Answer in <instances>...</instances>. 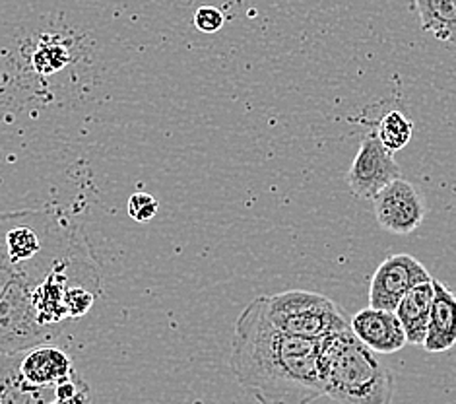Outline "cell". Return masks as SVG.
<instances>
[{
    "mask_svg": "<svg viewBox=\"0 0 456 404\" xmlns=\"http://www.w3.org/2000/svg\"><path fill=\"white\" fill-rule=\"evenodd\" d=\"M431 280L428 268L416 257L400 253L387 257L377 267L369 286V308L395 311L398 301L421 282Z\"/></svg>",
    "mask_w": 456,
    "mask_h": 404,
    "instance_id": "obj_7",
    "label": "cell"
},
{
    "mask_svg": "<svg viewBox=\"0 0 456 404\" xmlns=\"http://www.w3.org/2000/svg\"><path fill=\"white\" fill-rule=\"evenodd\" d=\"M456 346V293L443 282L433 280V303L423 348L431 354Z\"/></svg>",
    "mask_w": 456,
    "mask_h": 404,
    "instance_id": "obj_9",
    "label": "cell"
},
{
    "mask_svg": "<svg viewBox=\"0 0 456 404\" xmlns=\"http://www.w3.org/2000/svg\"><path fill=\"white\" fill-rule=\"evenodd\" d=\"M265 305L270 321L281 331L296 336L321 341L350 329L338 303L317 292L288 290L265 296Z\"/></svg>",
    "mask_w": 456,
    "mask_h": 404,
    "instance_id": "obj_3",
    "label": "cell"
},
{
    "mask_svg": "<svg viewBox=\"0 0 456 404\" xmlns=\"http://www.w3.org/2000/svg\"><path fill=\"white\" fill-rule=\"evenodd\" d=\"M421 29L456 49V0H414Z\"/></svg>",
    "mask_w": 456,
    "mask_h": 404,
    "instance_id": "obj_13",
    "label": "cell"
},
{
    "mask_svg": "<svg viewBox=\"0 0 456 404\" xmlns=\"http://www.w3.org/2000/svg\"><path fill=\"white\" fill-rule=\"evenodd\" d=\"M433 303V278L411 288L396 305V317L406 333V341L411 346H423L428 334L429 315Z\"/></svg>",
    "mask_w": 456,
    "mask_h": 404,
    "instance_id": "obj_12",
    "label": "cell"
},
{
    "mask_svg": "<svg viewBox=\"0 0 456 404\" xmlns=\"http://www.w3.org/2000/svg\"><path fill=\"white\" fill-rule=\"evenodd\" d=\"M224 12L216 6H200L197 14H194V28L202 31V34H216V31L224 28Z\"/></svg>",
    "mask_w": 456,
    "mask_h": 404,
    "instance_id": "obj_17",
    "label": "cell"
},
{
    "mask_svg": "<svg viewBox=\"0 0 456 404\" xmlns=\"http://www.w3.org/2000/svg\"><path fill=\"white\" fill-rule=\"evenodd\" d=\"M51 404H90V387L80 391V392H76V395H72V397H59Z\"/></svg>",
    "mask_w": 456,
    "mask_h": 404,
    "instance_id": "obj_18",
    "label": "cell"
},
{
    "mask_svg": "<svg viewBox=\"0 0 456 404\" xmlns=\"http://www.w3.org/2000/svg\"><path fill=\"white\" fill-rule=\"evenodd\" d=\"M402 177L393 152L383 146L377 133H367L347 173L350 191L363 201H373L390 181Z\"/></svg>",
    "mask_w": 456,
    "mask_h": 404,
    "instance_id": "obj_5",
    "label": "cell"
},
{
    "mask_svg": "<svg viewBox=\"0 0 456 404\" xmlns=\"http://www.w3.org/2000/svg\"><path fill=\"white\" fill-rule=\"evenodd\" d=\"M352 333L377 354H395L408 344L395 311L367 308L357 311L350 321Z\"/></svg>",
    "mask_w": 456,
    "mask_h": 404,
    "instance_id": "obj_8",
    "label": "cell"
},
{
    "mask_svg": "<svg viewBox=\"0 0 456 404\" xmlns=\"http://www.w3.org/2000/svg\"><path fill=\"white\" fill-rule=\"evenodd\" d=\"M21 270L18 265L12 263V259L8 255V245H6V212L0 214V298L4 296L10 284H12Z\"/></svg>",
    "mask_w": 456,
    "mask_h": 404,
    "instance_id": "obj_15",
    "label": "cell"
},
{
    "mask_svg": "<svg viewBox=\"0 0 456 404\" xmlns=\"http://www.w3.org/2000/svg\"><path fill=\"white\" fill-rule=\"evenodd\" d=\"M377 222L388 234L408 235L414 234L423 224L428 214V206L423 194L406 179L390 181L375 199Z\"/></svg>",
    "mask_w": 456,
    "mask_h": 404,
    "instance_id": "obj_6",
    "label": "cell"
},
{
    "mask_svg": "<svg viewBox=\"0 0 456 404\" xmlns=\"http://www.w3.org/2000/svg\"><path fill=\"white\" fill-rule=\"evenodd\" d=\"M158 209H159V202L154 199V196L148 193H142V191H138L130 196L128 204H126L128 216L133 218L134 222H140V224L150 222L151 218L158 214Z\"/></svg>",
    "mask_w": 456,
    "mask_h": 404,
    "instance_id": "obj_16",
    "label": "cell"
},
{
    "mask_svg": "<svg viewBox=\"0 0 456 404\" xmlns=\"http://www.w3.org/2000/svg\"><path fill=\"white\" fill-rule=\"evenodd\" d=\"M322 341L281 331L258 296L235 323L233 375L260 404H311L324 397Z\"/></svg>",
    "mask_w": 456,
    "mask_h": 404,
    "instance_id": "obj_1",
    "label": "cell"
},
{
    "mask_svg": "<svg viewBox=\"0 0 456 404\" xmlns=\"http://www.w3.org/2000/svg\"><path fill=\"white\" fill-rule=\"evenodd\" d=\"M375 133L383 142V146L395 154V152L408 146V142L414 136V123L398 109H390L379 121Z\"/></svg>",
    "mask_w": 456,
    "mask_h": 404,
    "instance_id": "obj_14",
    "label": "cell"
},
{
    "mask_svg": "<svg viewBox=\"0 0 456 404\" xmlns=\"http://www.w3.org/2000/svg\"><path fill=\"white\" fill-rule=\"evenodd\" d=\"M45 276L21 272L0 298V354H21L57 338L59 331L37 321L34 286Z\"/></svg>",
    "mask_w": 456,
    "mask_h": 404,
    "instance_id": "obj_4",
    "label": "cell"
},
{
    "mask_svg": "<svg viewBox=\"0 0 456 404\" xmlns=\"http://www.w3.org/2000/svg\"><path fill=\"white\" fill-rule=\"evenodd\" d=\"M324 397L340 404H390L395 375L352 329L322 341Z\"/></svg>",
    "mask_w": 456,
    "mask_h": 404,
    "instance_id": "obj_2",
    "label": "cell"
},
{
    "mask_svg": "<svg viewBox=\"0 0 456 404\" xmlns=\"http://www.w3.org/2000/svg\"><path fill=\"white\" fill-rule=\"evenodd\" d=\"M21 374L29 383L53 387L76 375L70 356L53 344H39L21 354Z\"/></svg>",
    "mask_w": 456,
    "mask_h": 404,
    "instance_id": "obj_10",
    "label": "cell"
},
{
    "mask_svg": "<svg viewBox=\"0 0 456 404\" xmlns=\"http://www.w3.org/2000/svg\"><path fill=\"white\" fill-rule=\"evenodd\" d=\"M21 354H0V404H51L57 399V385L29 383L20 367Z\"/></svg>",
    "mask_w": 456,
    "mask_h": 404,
    "instance_id": "obj_11",
    "label": "cell"
}]
</instances>
